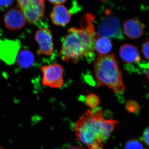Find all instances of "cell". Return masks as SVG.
I'll return each mask as SVG.
<instances>
[{"label":"cell","instance_id":"cell-19","mask_svg":"<svg viewBox=\"0 0 149 149\" xmlns=\"http://www.w3.org/2000/svg\"><path fill=\"white\" fill-rule=\"evenodd\" d=\"M14 0H0V7L8 8L13 3Z\"/></svg>","mask_w":149,"mask_h":149},{"label":"cell","instance_id":"cell-16","mask_svg":"<svg viewBox=\"0 0 149 149\" xmlns=\"http://www.w3.org/2000/svg\"><path fill=\"white\" fill-rule=\"evenodd\" d=\"M124 149H144L143 143L137 139L128 140L125 144Z\"/></svg>","mask_w":149,"mask_h":149},{"label":"cell","instance_id":"cell-18","mask_svg":"<svg viewBox=\"0 0 149 149\" xmlns=\"http://www.w3.org/2000/svg\"><path fill=\"white\" fill-rule=\"evenodd\" d=\"M142 138L145 143L149 148V127H147L144 130Z\"/></svg>","mask_w":149,"mask_h":149},{"label":"cell","instance_id":"cell-14","mask_svg":"<svg viewBox=\"0 0 149 149\" xmlns=\"http://www.w3.org/2000/svg\"><path fill=\"white\" fill-rule=\"evenodd\" d=\"M86 105L91 109H94L98 106L100 103L99 97L95 94H89L86 97L85 100Z\"/></svg>","mask_w":149,"mask_h":149},{"label":"cell","instance_id":"cell-5","mask_svg":"<svg viewBox=\"0 0 149 149\" xmlns=\"http://www.w3.org/2000/svg\"><path fill=\"white\" fill-rule=\"evenodd\" d=\"M106 15L102 19L97 33L100 37L122 40L123 38L120 22L118 19L108 11Z\"/></svg>","mask_w":149,"mask_h":149},{"label":"cell","instance_id":"cell-10","mask_svg":"<svg viewBox=\"0 0 149 149\" xmlns=\"http://www.w3.org/2000/svg\"><path fill=\"white\" fill-rule=\"evenodd\" d=\"M71 17L69 10L63 5L55 6L50 14L51 20L56 26H65L70 21Z\"/></svg>","mask_w":149,"mask_h":149},{"label":"cell","instance_id":"cell-3","mask_svg":"<svg viewBox=\"0 0 149 149\" xmlns=\"http://www.w3.org/2000/svg\"><path fill=\"white\" fill-rule=\"evenodd\" d=\"M97 87L107 86L114 93L120 95L125 90L122 72L114 54L98 56L94 64Z\"/></svg>","mask_w":149,"mask_h":149},{"label":"cell","instance_id":"cell-6","mask_svg":"<svg viewBox=\"0 0 149 149\" xmlns=\"http://www.w3.org/2000/svg\"><path fill=\"white\" fill-rule=\"evenodd\" d=\"M43 73L42 83L52 88H61L63 84V71L62 65L58 63L45 65L41 68Z\"/></svg>","mask_w":149,"mask_h":149},{"label":"cell","instance_id":"cell-15","mask_svg":"<svg viewBox=\"0 0 149 149\" xmlns=\"http://www.w3.org/2000/svg\"><path fill=\"white\" fill-rule=\"evenodd\" d=\"M125 109L130 113L139 114L140 111V107L137 102L133 100H129L126 102Z\"/></svg>","mask_w":149,"mask_h":149},{"label":"cell","instance_id":"cell-22","mask_svg":"<svg viewBox=\"0 0 149 149\" xmlns=\"http://www.w3.org/2000/svg\"><path fill=\"white\" fill-rule=\"evenodd\" d=\"M145 66H146L147 68L146 71V77L149 81V64L147 65H145Z\"/></svg>","mask_w":149,"mask_h":149},{"label":"cell","instance_id":"cell-12","mask_svg":"<svg viewBox=\"0 0 149 149\" xmlns=\"http://www.w3.org/2000/svg\"><path fill=\"white\" fill-rule=\"evenodd\" d=\"M17 66L22 69H28L35 63V55L31 51L22 49L18 52L15 61Z\"/></svg>","mask_w":149,"mask_h":149},{"label":"cell","instance_id":"cell-13","mask_svg":"<svg viewBox=\"0 0 149 149\" xmlns=\"http://www.w3.org/2000/svg\"><path fill=\"white\" fill-rule=\"evenodd\" d=\"M112 47V44L109 38L99 37L95 42L94 53H95L98 56L106 55L110 52Z\"/></svg>","mask_w":149,"mask_h":149},{"label":"cell","instance_id":"cell-17","mask_svg":"<svg viewBox=\"0 0 149 149\" xmlns=\"http://www.w3.org/2000/svg\"><path fill=\"white\" fill-rule=\"evenodd\" d=\"M141 51L144 58L149 61V40H146L143 44Z\"/></svg>","mask_w":149,"mask_h":149},{"label":"cell","instance_id":"cell-8","mask_svg":"<svg viewBox=\"0 0 149 149\" xmlns=\"http://www.w3.org/2000/svg\"><path fill=\"white\" fill-rule=\"evenodd\" d=\"M3 22L8 29L17 30L24 27L26 20L21 10L13 8L7 12L4 16Z\"/></svg>","mask_w":149,"mask_h":149},{"label":"cell","instance_id":"cell-2","mask_svg":"<svg viewBox=\"0 0 149 149\" xmlns=\"http://www.w3.org/2000/svg\"><path fill=\"white\" fill-rule=\"evenodd\" d=\"M94 20L93 15L86 14L80 19L81 28L72 27L68 29L59 52L63 61L77 63L80 58L94 53L95 42L100 37L95 31Z\"/></svg>","mask_w":149,"mask_h":149},{"label":"cell","instance_id":"cell-11","mask_svg":"<svg viewBox=\"0 0 149 149\" xmlns=\"http://www.w3.org/2000/svg\"><path fill=\"white\" fill-rule=\"evenodd\" d=\"M119 55L123 62L128 64L137 63L141 61L140 52L138 48L130 44H125L121 46Z\"/></svg>","mask_w":149,"mask_h":149},{"label":"cell","instance_id":"cell-7","mask_svg":"<svg viewBox=\"0 0 149 149\" xmlns=\"http://www.w3.org/2000/svg\"><path fill=\"white\" fill-rule=\"evenodd\" d=\"M35 39L38 46L37 53L38 54L50 56L54 49L52 35L50 29L42 28L35 33Z\"/></svg>","mask_w":149,"mask_h":149},{"label":"cell","instance_id":"cell-4","mask_svg":"<svg viewBox=\"0 0 149 149\" xmlns=\"http://www.w3.org/2000/svg\"><path fill=\"white\" fill-rule=\"evenodd\" d=\"M26 21L37 25L45 17V0H17Z\"/></svg>","mask_w":149,"mask_h":149},{"label":"cell","instance_id":"cell-21","mask_svg":"<svg viewBox=\"0 0 149 149\" xmlns=\"http://www.w3.org/2000/svg\"><path fill=\"white\" fill-rule=\"evenodd\" d=\"M65 149H86L85 147L78 146H70Z\"/></svg>","mask_w":149,"mask_h":149},{"label":"cell","instance_id":"cell-23","mask_svg":"<svg viewBox=\"0 0 149 149\" xmlns=\"http://www.w3.org/2000/svg\"></svg>","mask_w":149,"mask_h":149},{"label":"cell","instance_id":"cell-20","mask_svg":"<svg viewBox=\"0 0 149 149\" xmlns=\"http://www.w3.org/2000/svg\"><path fill=\"white\" fill-rule=\"evenodd\" d=\"M48 1L52 4L56 6L62 5L67 0H48Z\"/></svg>","mask_w":149,"mask_h":149},{"label":"cell","instance_id":"cell-9","mask_svg":"<svg viewBox=\"0 0 149 149\" xmlns=\"http://www.w3.org/2000/svg\"><path fill=\"white\" fill-rule=\"evenodd\" d=\"M123 29L124 33L128 38L137 39L143 34L145 27L142 22L138 19L133 18L125 21Z\"/></svg>","mask_w":149,"mask_h":149},{"label":"cell","instance_id":"cell-1","mask_svg":"<svg viewBox=\"0 0 149 149\" xmlns=\"http://www.w3.org/2000/svg\"><path fill=\"white\" fill-rule=\"evenodd\" d=\"M119 121L104 118L103 110L97 107L88 109L76 121L74 130L76 139L88 149H103Z\"/></svg>","mask_w":149,"mask_h":149}]
</instances>
